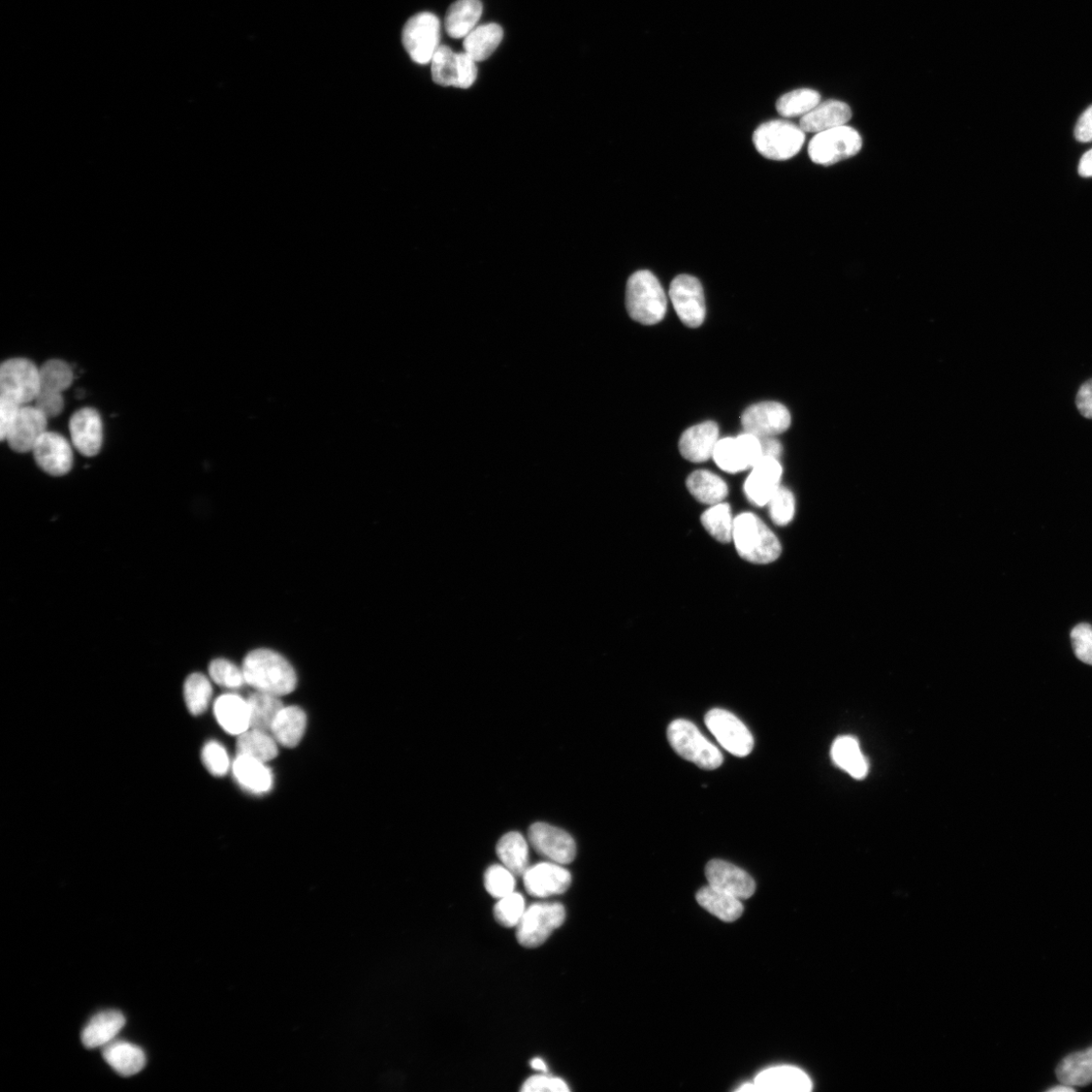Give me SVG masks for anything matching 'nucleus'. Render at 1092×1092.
<instances>
[{"instance_id": "nucleus-15", "label": "nucleus", "mask_w": 1092, "mask_h": 1092, "mask_svg": "<svg viewBox=\"0 0 1092 1092\" xmlns=\"http://www.w3.org/2000/svg\"><path fill=\"white\" fill-rule=\"evenodd\" d=\"M522 877L527 892L538 898L563 894L571 883L570 872L555 862H542L529 867Z\"/></svg>"}, {"instance_id": "nucleus-8", "label": "nucleus", "mask_w": 1092, "mask_h": 1092, "mask_svg": "<svg viewBox=\"0 0 1092 1092\" xmlns=\"http://www.w3.org/2000/svg\"><path fill=\"white\" fill-rule=\"evenodd\" d=\"M40 391V369L25 359H12L0 368V396L21 406L36 400Z\"/></svg>"}, {"instance_id": "nucleus-33", "label": "nucleus", "mask_w": 1092, "mask_h": 1092, "mask_svg": "<svg viewBox=\"0 0 1092 1092\" xmlns=\"http://www.w3.org/2000/svg\"><path fill=\"white\" fill-rule=\"evenodd\" d=\"M503 36V28L497 24L476 26L465 38V52L475 62L485 61L499 47Z\"/></svg>"}, {"instance_id": "nucleus-37", "label": "nucleus", "mask_w": 1092, "mask_h": 1092, "mask_svg": "<svg viewBox=\"0 0 1092 1092\" xmlns=\"http://www.w3.org/2000/svg\"><path fill=\"white\" fill-rule=\"evenodd\" d=\"M74 373L66 362L51 360L40 369V391L38 395L63 396L73 384Z\"/></svg>"}, {"instance_id": "nucleus-13", "label": "nucleus", "mask_w": 1092, "mask_h": 1092, "mask_svg": "<svg viewBox=\"0 0 1092 1092\" xmlns=\"http://www.w3.org/2000/svg\"><path fill=\"white\" fill-rule=\"evenodd\" d=\"M528 839L537 853L552 862L567 865L575 858L573 839L559 827L543 822L534 823L529 828Z\"/></svg>"}, {"instance_id": "nucleus-14", "label": "nucleus", "mask_w": 1092, "mask_h": 1092, "mask_svg": "<svg viewBox=\"0 0 1092 1092\" xmlns=\"http://www.w3.org/2000/svg\"><path fill=\"white\" fill-rule=\"evenodd\" d=\"M48 417L35 406H23L10 428L6 440L14 452H33L40 437L47 432Z\"/></svg>"}, {"instance_id": "nucleus-22", "label": "nucleus", "mask_w": 1092, "mask_h": 1092, "mask_svg": "<svg viewBox=\"0 0 1092 1092\" xmlns=\"http://www.w3.org/2000/svg\"><path fill=\"white\" fill-rule=\"evenodd\" d=\"M759 1091L807 1092L813 1089L810 1076L793 1067L768 1068L755 1079Z\"/></svg>"}, {"instance_id": "nucleus-12", "label": "nucleus", "mask_w": 1092, "mask_h": 1092, "mask_svg": "<svg viewBox=\"0 0 1092 1092\" xmlns=\"http://www.w3.org/2000/svg\"><path fill=\"white\" fill-rule=\"evenodd\" d=\"M791 424L788 409L777 402H762L749 407L742 416L745 432L758 437H773L785 432Z\"/></svg>"}, {"instance_id": "nucleus-31", "label": "nucleus", "mask_w": 1092, "mask_h": 1092, "mask_svg": "<svg viewBox=\"0 0 1092 1092\" xmlns=\"http://www.w3.org/2000/svg\"><path fill=\"white\" fill-rule=\"evenodd\" d=\"M687 488L696 500L710 506L723 502L728 495L725 481L705 470L695 471L688 476Z\"/></svg>"}, {"instance_id": "nucleus-40", "label": "nucleus", "mask_w": 1092, "mask_h": 1092, "mask_svg": "<svg viewBox=\"0 0 1092 1092\" xmlns=\"http://www.w3.org/2000/svg\"><path fill=\"white\" fill-rule=\"evenodd\" d=\"M820 99L819 92L815 89H796L782 95L776 109L785 118L803 117L820 104Z\"/></svg>"}, {"instance_id": "nucleus-2", "label": "nucleus", "mask_w": 1092, "mask_h": 1092, "mask_svg": "<svg viewBox=\"0 0 1092 1092\" xmlns=\"http://www.w3.org/2000/svg\"><path fill=\"white\" fill-rule=\"evenodd\" d=\"M732 541L737 554L752 564L774 563L782 553L775 533L751 512L741 513L734 519Z\"/></svg>"}, {"instance_id": "nucleus-30", "label": "nucleus", "mask_w": 1092, "mask_h": 1092, "mask_svg": "<svg viewBox=\"0 0 1092 1092\" xmlns=\"http://www.w3.org/2000/svg\"><path fill=\"white\" fill-rule=\"evenodd\" d=\"M696 899L703 909L726 922L740 918L744 913L741 899L711 885L702 887L697 892Z\"/></svg>"}, {"instance_id": "nucleus-20", "label": "nucleus", "mask_w": 1092, "mask_h": 1092, "mask_svg": "<svg viewBox=\"0 0 1092 1092\" xmlns=\"http://www.w3.org/2000/svg\"><path fill=\"white\" fill-rule=\"evenodd\" d=\"M720 440V428L716 422H704L687 429L679 442L680 453L692 463H704L714 456Z\"/></svg>"}, {"instance_id": "nucleus-45", "label": "nucleus", "mask_w": 1092, "mask_h": 1092, "mask_svg": "<svg viewBox=\"0 0 1092 1092\" xmlns=\"http://www.w3.org/2000/svg\"><path fill=\"white\" fill-rule=\"evenodd\" d=\"M209 670L214 682L222 687L237 689L246 683L243 670L230 661L215 660L211 663Z\"/></svg>"}, {"instance_id": "nucleus-21", "label": "nucleus", "mask_w": 1092, "mask_h": 1092, "mask_svg": "<svg viewBox=\"0 0 1092 1092\" xmlns=\"http://www.w3.org/2000/svg\"><path fill=\"white\" fill-rule=\"evenodd\" d=\"M851 119L852 111L846 103L829 100L819 104L813 111L803 116L800 127L805 132L818 134L846 125Z\"/></svg>"}, {"instance_id": "nucleus-56", "label": "nucleus", "mask_w": 1092, "mask_h": 1092, "mask_svg": "<svg viewBox=\"0 0 1092 1092\" xmlns=\"http://www.w3.org/2000/svg\"><path fill=\"white\" fill-rule=\"evenodd\" d=\"M1078 173L1082 177H1092V149L1082 156L1078 167Z\"/></svg>"}, {"instance_id": "nucleus-3", "label": "nucleus", "mask_w": 1092, "mask_h": 1092, "mask_svg": "<svg viewBox=\"0 0 1092 1092\" xmlns=\"http://www.w3.org/2000/svg\"><path fill=\"white\" fill-rule=\"evenodd\" d=\"M667 297L664 288L649 271L633 273L626 285V309L631 319L642 325H655L661 323L667 313Z\"/></svg>"}, {"instance_id": "nucleus-23", "label": "nucleus", "mask_w": 1092, "mask_h": 1092, "mask_svg": "<svg viewBox=\"0 0 1092 1092\" xmlns=\"http://www.w3.org/2000/svg\"><path fill=\"white\" fill-rule=\"evenodd\" d=\"M124 1024L125 1018L118 1011H107L95 1015L82 1031V1043L87 1049L105 1047L115 1040Z\"/></svg>"}, {"instance_id": "nucleus-41", "label": "nucleus", "mask_w": 1092, "mask_h": 1092, "mask_svg": "<svg viewBox=\"0 0 1092 1092\" xmlns=\"http://www.w3.org/2000/svg\"><path fill=\"white\" fill-rule=\"evenodd\" d=\"M713 459L720 470L728 473H737L751 469L744 449L737 438L720 439Z\"/></svg>"}, {"instance_id": "nucleus-49", "label": "nucleus", "mask_w": 1092, "mask_h": 1092, "mask_svg": "<svg viewBox=\"0 0 1092 1092\" xmlns=\"http://www.w3.org/2000/svg\"><path fill=\"white\" fill-rule=\"evenodd\" d=\"M523 1092H569L567 1082L561 1078L548 1075H536L528 1078L522 1088Z\"/></svg>"}, {"instance_id": "nucleus-59", "label": "nucleus", "mask_w": 1092, "mask_h": 1092, "mask_svg": "<svg viewBox=\"0 0 1092 1092\" xmlns=\"http://www.w3.org/2000/svg\"><path fill=\"white\" fill-rule=\"evenodd\" d=\"M736 1090L737 1091H759L755 1082L754 1083L743 1084L740 1088H737Z\"/></svg>"}, {"instance_id": "nucleus-46", "label": "nucleus", "mask_w": 1092, "mask_h": 1092, "mask_svg": "<svg viewBox=\"0 0 1092 1092\" xmlns=\"http://www.w3.org/2000/svg\"><path fill=\"white\" fill-rule=\"evenodd\" d=\"M503 865H494L485 873V887L495 898L501 899L516 890V877Z\"/></svg>"}, {"instance_id": "nucleus-1", "label": "nucleus", "mask_w": 1092, "mask_h": 1092, "mask_svg": "<svg viewBox=\"0 0 1092 1092\" xmlns=\"http://www.w3.org/2000/svg\"><path fill=\"white\" fill-rule=\"evenodd\" d=\"M246 684L256 691L275 696L292 693L297 686V674L290 663L279 654L267 649L249 653L242 666Z\"/></svg>"}, {"instance_id": "nucleus-17", "label": "nucleus", "mask_w": 1092, "mask_h": 1092, "mask_svg": "<svg viewBox=\"0 0 1092 1092\" xmlns=\"http://www.w3.org/2000/svg\"><path fill=\"white\" fill-rule=\"evenodd\" d=\"M74 445L88 458L101 452L104 439L103 421L98 411L83 408L75 412L70 422Z\"/></svg>"}, {"instance_id": "nucleus-18", "label": "nucleus", "mask_w": 1092, "mask_h": 1092, "mask_svg": "<svg viewBox=\"0 0 1092 1092\" xmlns=\"http://www.w3.org/2000/svg\"><path fill=\"white\" fill-rule=\"evenodd\" d=\"M705 874L712 887L738 899H748L756 891V882L746 871L723 860L711 861Z\"/></svg>"}, {"instance_id": "nucleus-36", "label": "nucleus", "mask_w": 1092, "mask_h": 1092, "mask_svg": "<svg viewBox=\"0 0 1092 1092\" xmlns=\"http://www.w3.org/2000/svg\"><path fill=\"white\" fill-rule=\"evenodd\" d=\"M238 755H245L256 760L268 763L278 754L277 742L267 731L249 728L238 735Z\"/></svg>"}, {"instance_id": "nucleus-53", "label": "nucleus", "mask_w": 1092, "mask_h": 1092, "mask_svg": "<svg viewBox=\"0 0 1092 1092\" xmlns=\"http://www.w3.org/2000/svg\"><path fill=\"white\" fill-rule=\"evenodd\" d=\"M1074 135L1079 142H1092V106L1079 118L1075 126Z\"/></svg>"}, {"instance_id": "nucleus-24", "label": "nucleus", "mask_w": 1092, "mask_h": 1092, "mask_svg": "<svg viewBox=\"0 0 1092 1092\" xmlns=\"http://www.w3.org/2000/svg\"><path fill=\"white\" fill-rule=\"evenodd\" d=\"M219 724L232 735H240L250 728V711L247 700L235 694L219 697L214 706Z\"/></svg>"}, {"instance_id": "nucleus-28", "label": "nucleus", "mask_w": 1092, "mask_h": 1092, "mask_svg": "<svg viewBox=\"0 0 1092 1092\" xmlns=\"http://www.w3.org/2000/svg\"><path fill=\"white\" fill-rule=\"evenodd\" d=\"M830 755L832 762L853 778L860 780L869 774V761L863 755L855 737L845 735L837 738L831 747Z\"/></svg>"}, {"instance_id": "nucleus-43", "label": "nucleus", "mask_w": 1092, "mask_h": 1092, "mask_svg": "<svg viewBox=\"0 0 1092 1092\" xmlns=\"http://www.w3.org/2000/svg\"><path fill=\"white\" fill-rule=\"evenodd\" d=\"M526 911L524 897L516 891L499 899L494 915L497 921L506 926H518Z\"/></svg>"}, {"instance_id": "nucleus-32", "label": "nucleus", "mask_w": 1092, "mask_h": 1092, "mask_svg": "<svg viewBox=\"0 0 1092 1092\" xmlns=\"http://www.w3.org/2000/svg\"><path fill=\"white\" fill-rule=\"evenodd\" d=\"M502 864L516 876H523L529 869V848L521 832H509L497 845Z\"/></svg>"}, {"instance_id": "nucleus-57", "label": "nucleus", "mask_w": 1092, "mask_h": 1092, "mask_svg": "<svg viewBox=\"0 0 1092 1092\" xmlns=\"http://www.w3.org/2000/svg\"><path fill=\"white\" fill-rule=\"evenodd\" d=\"M530 1066L533 1069H535L537 1071H541V1072H544V1073L548 1072V1067H546L545 1063L540 1058L532 1059L531 1063H530Z\"/></svg>"}, {"instance_id": "nucleus-35", "label": "nucleus", "mask_w": 1092, "mask_h": 1092, "mask_svg": "<svg viewBox=\"0 0 1092 1092\" xmlns=\"http://www.w3.org/2000/svg\"><path fill=\"white\" fill-rule=\"evenodd\" d=\"M250 711V728L271 732L284 708L278 696L257 691L247 699Z\"/></svg>"}, {"instance_id": "nucleus-9", "label": "nucleus", "mask_w": 1092, "mask_h": 1092, "mask_svg": "<svg viewBox=\"0 0 1092 1092\" xmlns=\"http://www.w3.org/2000/svg\"><path fill=\"white\" fill-rule=\"evenodd\" d=\"M402 40L411 59L425 66L440 47L439 19L431 13L412 17L404 26Z\"/></svg>"}, {"instance_id": "nucleus-47", "label": "nucleus", "mask_w": 1092, "mask_h": 1092, "mask_svg": "<svg viewBox=\"0 0 1092 1092\" xmlns=\"http://www.w3.org/2000/svg\"><path fill=\"white\" fill-rule=\"evenodd\" d=\"M203 762L209 772L216 777L228 773L230 759L226 749L217 742L208 743L203 750Z\"/></svg>"}, {"instance_id": "nucleus-58", "label": "nucleus", "mask_w": 1092, "mask_h": 1092, "mask_svg": "<svg viewBox=\"0 0 1092 1092\" xmlns=\"http://www.w3.org/2000/svg\"><path fill=\"white\" fill-rule=\"evenodd\" d=\"M1048 1091L1049 1092H1072V1091H1075V1089L1072 1086L1063 1084L1062 1086H1056V1087L1050 1088Z\"/></svg>"}, {"instance_id": "nucleus-5", "label": "nucleus", "mask_w": 1092, "mask_h": 1092, "mask_svg": "<svg viewBox=\"0 0 1092 1092\" xmlns=\"http://www.w3.org/2000/svg\"><path fill=\"white\" fill-rule=\"evenodd\" d=\"M753 141L762 156L783 162L798 154L805 144L806 132L790 122L774 120L758 126Z\"/></svg>"}, {"instance_id": "nucleus-10", "label": "nucleus", "mask_w": 1092, "mask_h": 1092, "mask_svg": "<svg viewBox=\"0 0 1092 1092\" xmlns=\"http://www.w3.org/2000/svg\"><path fill=\"white\" fill-rule=\"evenodd\" d=\"M706 726L720 746L735 757L744 758L754 749V737L748 727L731 713L716 709L705 717Z\"/></svg>"}, {"instance_id": "nucleus-29", "label": "nucleus", "mask_w": 1092, "mask_h": 1092, "mask_svg": "<svg viewBox=\"0 0 1092 1092\" xmlns=\"http://www.w3.org/2000/svg\"><path fill=\"white\" fill-rule=\"evenodd\" d=\"M306 727L307 717L304 711L297 706H290L279 713L271 732L277 744L295 748L301 743Z\"/></svg>"}, {"instance_id": "nucleus-44", "label": "nucleus", "mask_w": 1092, "mask_h": 1092, "mask_svg": "<svg viewBox=\"0 0 1092 1092\" xmlns=\"http://www.w3.org/2000/svg\"><path fill=\"white\" fill-rule=\"evenodd\" d=\"M768 506L770 520L776 525L785 526L792 521L795 514V499L787 488L780 486L769 499Z\"/></svg>"}, {"instance_id": "nucleus-27", "label": "nucleus", "mask_w": 1092, "mask_h": 1092, "mask_svg": "<svg viewBox=\"0 0 1092 1092\" xmlns=\"http://www.w3.org/2000/svg\"><path fill=\"white\" fill-rule=\"evenodd\" d=\"M483 5L480 0H458L448 9L445 17V29L449 37L466 38L476 27Z\"/></svg>"}, {"instance_id": "nucleus-48", "label": "nucleus", "mask_w": 1092, "mask_h": 1092, "mask_svg": "<svg viewBox=\"0 0 1092 1092\" xmlns=\"http://www.w3.org/2000/svg\"><path fill=\"white\" fill-rule=\"evenodd\" d=\"M1071 642L1077 659L1092 666V627L1087 623L1075 626L1071 632Z\"/></svg>"}, {"instance_id": "nucleus-25", "label": "nucleus", "mask_w": 1092, "mask_h": 1092, "mask_svg": "<svg viewBox=\"0 0 1092 1092\" xmlns=\"http://www.w3.org/2000/svg\"><path fill=\"white\" fill-rule=\"evenodd\" d=\"M237 782L247 791L264 794L271 791L273 778L266 763L245 755H238L233 764Z\"/></svg>"}, {"instance_id": "nucleus-42", "label": "nucleus", "mask_w": 1092, "mask_h": 1092, "mask_svg": "<svg viewBox=\"0 0 1092 1092\" xmlns=\"http://www.w3.org/2000/svg\"><path fill=\"white\" fill-rule=\"evenodd\" d=\"M212 695V685L204 674L199 672L192 673L186 679L184 684V699L187 710L191 715H203L209 708Z\"/></svg>"}, {"instance_id": "nucleus-7", "label": "nucleus", "mask_w": 1092, "mask_h": 1092, "mask_svg": "<svg viewBox=\"0 0 1092 1092\" xmlns=\"http://www.w3.org/2000/svg\"><path fill=\"white\" fill-rule=\"evenodd\" d=\"M566 919V910L558 903H538L526 909L518 925V940L526 948L542 945Z\"/></svg>"}, {"instance_id": "nucleus-19", "label": "nucleus", "mask_w": 1092, "mask_h": 1092, "mask_svg": "<svg viewBox=\"0 0 1092 1092\" xmlns=\"http://www.w3.org/2000/svg\"><path fill=\"white\" fill-rule=\"evenodd\" d=\"M782 472L783 470L778 460L763 457L752 468V472L746 480L744 489L748 500L758 507L768 505L769 499L780 487Z\"/></svg>"}, {"instance_id": "nucleus-54", "label": "nucleus", "mask_w": 1092, "mask_h": 1092, "mask_svg": "<svg viewBox=\"0 0 1092 1092\" xmlns=\"http://www.w3.org/2000/svg\"><path fill=\"white\" fill-rule=\"evenodd\" d=\"M1076 405L1085 419L1092 420V379L1081 385L1076 397Z\"/></svg>"}, {"instance_id": "nucleus-52", "label": "nucleus", "mask_w": 1092, "mask_h": 1092, "mask_svg": "<svg viewBox=\"0 0 1092 1092\" xmlns=\"http://www.w3.org/2000/svg\"><path fill=\"white\" fill-rule=\"evenodd\" d=\"M458 54L460 61V88L467 89L476 80V62L466 52Z\"/></svg>"}, {"instance_id": "nucleus-6", "label": "nucleus", "mask_w": 1092, "mask_h": 1092, "mask_svg": "<svg viewBox=\"0 0 1092 1092\" xmlns=\"http://www.w3.org/2000/svg\"><path fill=\"white\" fill-rule=\"evenodd\" d=\"M862 144L855 128L842 125L818 133L810 143L809 153L813 163L829 167L857 155Z\"/></svg>"}, {"instance_id": "nucleus-55", "label": "nucleus", "mask_w": 1092, "mask_h": 1092, "mask_svg": "<svg viewBox=\"0 0 1092 1092\" xmlns=\"http://www.w3.org/2000/svg\"><path fill=\"white\" fill-rule=\"evenodd\" d=\"M762 444L763 457L778 460L782 455L781 443L773 437H759Z\"/></svg>"}, {"instance_id": "nucleus-38", "label": "nucleus", "mask_w": 1092, "mask_h": 1092, "mask_svg": "<svg viewBox=\"0 0 1092 1092\" xmlns=\"http://www.w3.org/2000/svg\"><path fill=\"white\" fill-rule=\"evenodd\" d=\"M701 522L716 540L728 543L732 540L734 519L731 508L727 503H719L711 506L701 517Z\"/></svg>"}, {"instance_id": "nucleus-26", "label": "nucleus", "mask_w": 1092, "mask_h": 1092, "mask_svg": "<svg viewBox=\"0 0 1092 1092\" xmlns=\"http://www.w3.org/2000/svg\"><path fill=\"white\" fill-rule=\"evenodd\" d=\"M103 1055L108 1065L123 1076H133L146 1066L144 1051L131 1043L113 1041L105 1046Z\"/></svg>"}, {"instance_id": "nucleus-39", "label": "nucleus", "mask_w": 1092, "mask_h": 1092, "mask_svg": "<svg viewBox=\"0 0 1092 1092\" xmlns=\"http://www.w3.org/2000/svg\"><path fill=\"white\" fill-rule=\"evenodd\" d=\"M433 81L441 86L460 88L459 54L447 46H440L431 60Z\"/></svg>"}, {"instance_id": "nucleus-16", "label": "nucleus", "mask_w": 1092, "mask_h": 1092, "mask_svg": "<svg viewBox=\"0 0 1092 1092\" xmlns=\"http://www.w3.org/2000/svg\"><path fill=\"white\" fill-rule=\"evenodd\" d=\"M33 454L38 466L51 475H66L73 469L72 446L61 434L45 432L34 446Z\"/></svg>"}, {"instance_id": "nucleus-4", "label": "nucleus", "mask_w": 1092, "mask_h": 1092, "mask_svg": "<svg viewBox=\"0 0 1092 1092\" xmlns=\"http://www.w3.org/2000/svg\"><path fill=\"white\" fill-rule=\"evenodd\" d=\"M670 747L680 757L701 769H716L723 763L720 751L689 720H673L668 727Z\"/></svg>"}, {"instance_id": "nucleus-11", "label": "nucleus", "mask_w": 1092, "mask_h": 1092, "mask_svg": "<svg viewBox=\"0 0 1092 1092\" xmlns=\"http://www.w3.org/2000/svg\"><path fill=\"white\" fill-rule=\"evenodd\" d=\"M670 298L682 323L689 328H698L705 320L706 307L703 287L698 278L681 274L670 283Z\"/></svg>"}, {"instance_id": "nucleus-34", "label": "nucleus", "mask_w": 1092, "mask_h": 1092, "mask_svg": "<svg viewBox=\"0 0 1092 1092\" xmlns=\"http://www.w3.org/2000/svg\"><path fill=\"white\" fill-rule=\"evenodd\" d=\"M1056 1074L1060 1082L1072 1087L1092 1083V1047L1066 1057Z\"/></svg>"}, {"instance_id": "nucleus-50", "label": "nucleus", "mask_w": 1092, "mask_h": 1092, "mask_svg": "<svg viewBox=\"0 0 1092 1092\" xmlns=\"http://www.w3.org/2000/svg\"><path fill=\"white\" fill-rule=\"evenodd\" d=\"M22 407L17 402L0 396V438L2 440H6Z\"/></svg>"}, {"instance_id": "nucleus-51", "label": "nucleus", "mask_w": 1092, "mask_h": 1092, "mask_svg": "<svg viewBox=\"0 0 1092 1092\" xmlns=\"http://www.w3.org/2000/svg\"><path fill=\"white\" fill-rule=\"evenodd\" d=\"M736 438H737L738 442L741 443V445L744 449V453H745V455L748 459L750 468L752 469L763 458L762 444H761L760 438L758 436H756L754 434H751V433H748V432H745L744 434L738 435Z\"/></svg>"}]
</instances>
